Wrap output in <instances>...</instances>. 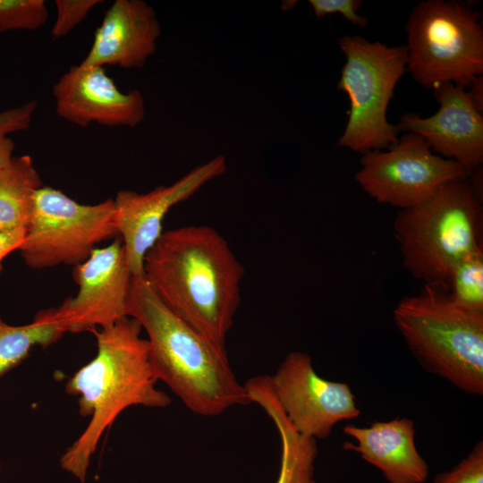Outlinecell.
I'll return each mask as SVG.
<instances>
[{"instance_id": "obj_1", "label": "cell", "mask_w": 483, "mask_h": 483, "mask_svg": "<svg viewBox=\"0 0 483 483\" xmlns=\"http://www.w3.org/2000/svg\"><path fill=\"white\" fill-rule=\"evenodd\" d=\"M143 271L171 310L225 349L241 302L244 267L218 231L186 225L163 232L146 254Z\"/></svg>"}, {"instance_id": "obj_2", "label": "cell", "mask_w": 483, "mask_h": 483, "mask_svg": "<svg viewBox=\"0 0 483 483\" xmlns=\"http://www.w3.org/2000/svg\"><path fill=\"white\" fill-rule=\"evenodd\" d=\"M133 318L93 331L97 354L70 377L69 394L79 396V411L90 420L60 459L61 467L85 481L90 458L107 428L131 406L165 408L171 398L157 388L148 340Z\"/></svg>"}, {"instance_id": "obj_3", "label": "cell", "mask_w": 483, "mask_h": 483, "mask_svg": "<svg viewBox=\"0 0 483 483\" xmlns=\"http://www.w3.org/2000/svg\"><path fill=\"white\" fill-rule=\"evenodd\" d=\"M127 316L148 335L153 372L196 415L215 417L251 403L231 368L226 349L171 310L144 275L132 278Z\"/></svg>"}, {"instance_id": "obj_4", "label": "cell", "mask_w": 483, "mask_h": 483, "mask_svg": "<svg viewBox=\"0 0 483 483\" xmlns=\"http://www.w3.org/2000/svg\"><path fill=\"white\" fill-rule=\"evenodd\" d=\"M394 323L419 365L462 393L483 394V314L457 305L447 290L425 284L402 299Z\"/></svg>"}, {"instance_id": "obj_5", "label": "cell", "mask_w": 483, "mask_h": 483, "mask_svg": "<svg viewBox=\"0 0 483 483\" xmlns=\"http://www.w3.org/2000/svg\"><path fill=\"white\" fill-rule=\"evenodd\" d=\"M481 200L470 182L444 184L421 204L401 210L394 220L404 267L425 284L446 289L455 265L483 246Z\"/></svg>"}, {"instance_id": "obj_6", "label": "cell", "mask_w": 483, "mask_h": 483, "mask_svg": "<svg viewBox=\"0 0 483 483\" xmlns=\"http://www.w3.org/2000/svg\"><path fill=\"white\" fill-rule=\"evenodd\" d=\"M479 13L457 0H426L409 14L407 71L427 89L453 83L467 89L483 74Z\"/></svg>"}, {"instance_id": "obj_7", "label": "cell", "mask_w": 483, "mask_h": 483, "mask_svg": "<svg viewBox=\"0 0 483 483\" xmlns=\"http://www.w3.org/2000/svg\"><path fill=\"white\" fill-rule=\"evenodd\" d=\"M346 61L338 89L350 100L349 117L338 144L365 154L395 144L400 132L387 121L388 104L399 80L407 71L405 45L387 46L347 35L338 39Z\"/></svg>"}, {"instance_id": "obj_8", "label": "cell", "mask_w": 483, "mask_h": 483, "mask_svg": "<svg viewBox=\"0 0 483 483\" xmlns=\"http://www.w3.org/2000/svg\"><path fill=\"white\" fill-rule=\"evenodd\" d=\"M117 236L114 199L80 204L57 189L42 186L35 193L25 239L18 250L33 269L76 266L98 243Z\"/></svg>"}, {"instance_id": "obj_9", "label": "cell", "mask_w": 483, "mask_h": 483, "mask_svg": "<svg viewBox=\"0 0 483 483\" xmlns=\"http://www.w3.org/2000/svg\"><path fill=\"white\" fill-rule=\"evenodd\" d=\"M355 178L377 202L401 210L414 208L444 184L466 178L470 172L434 154L420 136L405 132L386 150L362 154Z\"/></svg>"}, {"instance_id": "obj_10", "label": "cell", "mask_w": 483, "mask_h": 483, "mask_svg": "<svg viewBox=\"0 0 483 483\" xmlns=\"http://www.w3.org/2000/svg\"><path fill=\"white\" fill-rule=\"evenodd\" d=\"M268 379L289 422L302 436L325 439L335 425L360 415L350 386L320 377L305 352H289Z\"/></svg>"}, {"instance_id": "obj_11", "label": "cell", "mask_w": 483, "mask_h": 483, "mask_svg": "<svg viewBox=\"0 0 483 483\" xmlns=\"http://www.w3.org/2000/svg\"><path fill=\"white\" fill-rule=\"evenodd\" d=\"M72 277L79 286L77 294L55 308L65 333L95 331L128 317L133 275L120 237L96 248L85 261L74 266Z\"/></svg>"}, {"instance_id": "obj_12", "label": "cell", "mask_w": 483, "mask_h": 483, "mask_svg": "<svg viewBox=\"0 0 483 483\" xmlns=\"http://www.w3.org/2000/svg\"><path fill=\"white\" fill-rule=\"evenodd\" d=\"M227 168L224 156H216L168 186L147 193L121 190L114 199V222L129 267L142 275L144 258L163 233V221L169 210L196 193Z\"/></svg>"}, {"instance_id": "obj_13", "label": "cell", "mask_w": 483, "mask_h": 483, "mask_svg": "<svg viewBox=\"0 0 483 483\" xmlns=\"http://www.w3.org/2000/svg\"><path fill=\"white\" fill-rule=\"evenodd\" d=\"M53 94L56 114L80 127H135L145 117L140 91L122 92L101 66H72L55 83Z\"/></svg>"}, {"instance_id": "obj_14", "label": "cell", "mask_w": 483, "mask_h": 483, "mask_svg": "<svg viewBox=\"0 0 483 483\" xmlns=\"http://www.w3.org/2000/svg\"><path fill=\"white\" fill-rule=\"evenodd\" d=\"M466 89L453 83L434 89L436 113L428 117L406 114L396 125L400 131L420 136L433 151L470 172L483 162V115Z\"/></svg>"}, {"instance_id": "obj_15", "label": "cell", "mask_w": 483, "mask_h": 483, "mask_svg": "<svg viewBox=\"0 0 483 483\" xmlns=\"http://www.w3.org/2000/svg\"><path fill=\"white\" fill-rule=\"evenodd\" d=\"M160 35L156 11L147 2L116 0L106 11L80 64L141 68L156 53Z\"/></svg>"}, {"instance_id": "obj_16", "label": "cell", "mask_w": 483, "mask_h": 483, "mask_svg": "<svg viewBox=\"0 0 483 483\" xmlns=\"http://www.w3.org/2000/svg\"><path fill=\"white\" fill-rule=\"evenodd\" d=\"M343 432L354 440L344 442V450L359 453L361 459L376 467L388 483L427 481L429 468L416 447V428L411 419L375 421L369 427L347 424Z\"/></svg>"}, {"instance_id": "obj_17", "label": "cell", "mask_w": 483, "mask_h": 483, "mask_svg": "<svg viewBox=\"0 0 483 483\" xmlns=\"http://www.w3.org/2000/svg\"><path fill=\"white\" fill-rule=\"evenodd\" d=\"M244 386L250 402L267 413L280 437V470L275 483H316L317 440L294 429L272 392L268 376L251 377Z\"/></svg>"}, {"instance_id": "obj_18", "label": "cell", "mask_w": 483, "mask_h": 483, "mask_svg": "<svg viewBox=\"0 0 483 483\" xmlns=\"http://www.w3.org/2000/svg\"><path fill=\"white\" fill-rule=\"evenodd\" d=\"M42 181L32 158L13 157L0 172V231L26 228Z\"/></svg>"}, {"instance_id": "obj_19", "label": "cell", "mask_w": 483, "mask_h": 483, "mask_svg": "<svg viewBox=\"0 0 483 483\" xmlns=\"http://www.w3.org/2000/svg\"><path fill=\"white\" fill-rule=\"evenodd\" d=\"M64 334L53 308L38 311L22 326L9 325L0 315V377L21 363L35 346L47 347Z\"/></svg>"}, {"instance_id": "obj_20", "label": "cell", "mask_w": 483, "mask_h": 483, "mask_svg": "<svg viewBox=\"0 0 483 483\" xmlns=\"http://www.w3.org/2000/svg\"><path fill=\"white\" fill-rule=\"evenodd\" d=\"M446 290L460 307L483 314V246L455 265L448 277Z\"/></svg>"}, {"instance_id": "obj_21", "label": "cell", "mask_w": 483, "mask_h": 483, "mask_svg": "<svg viewBox=\"0 0 483 483\" xmlns=\"http://www.w3.org/2000/svg\"><path fill=\"white\" fill-rule=\"evenodd\" d=\"M48 9L43 0H0V31L35 30L46 24Z\"/></svg>"}, {"instance_id": "obj_22", "label": "cell", "mask_w": 483, "mask_h": 483, "mask_svg": "<svg viewBox=\"0 0 483 483\" xmlns=\"http://www.w3.org/2000/svg\"><path fill=\"white\" fill-rule=\"evenodd\" d=\"M432 483H483V442H477L463 459L437 474Z\"/></svg>"}, {"instance_id": "obj_23", "label": "cell", "mask_w": 483, "mask_h": 483, "mask_svg": "<svg viewBox=\"0 0 483 483\" xmlns=\"http://www.w3.org/2000/svg\"><path fill=\"white\" fill-rule=\"evenodd\" d=\"M56 19L52 28L55 39L66 36L81 22L100 0H55Z\"/></svg>"}, {"instance_id": "obj_24", "label": "cell", "mask_w": 483, "mask_h": 483, "mask_svg": "<svg viewBox=\"0 0 483 483\" xmlns=\"http://www.w3.org/2000/svg\"><path fill=\"white\" fill-rule=\"evenodd\" d=\"M316 19L326 15L340 13L355 26H367V18L359 14L362 1L360 0H309Z\"/></svg>"}, {"instance_id": "obj_25", "label": "cell", "mask_w": 483, "mask_h": 483, "mask_svg": "<svg viewBox=\"0 0 483 483\" xmlns=\"http://www.w3.org/2000/svg\"><path fill=\"white\" fill-rule=\"evenodd\" d=\"M36 107V102L30 101L0 112V135L8 136L10 133L26 130L32 121Z\"/></svg>"}, {"instance_id": "obj_26", "label": "cell", "mask_w": 483, "mask_h": 483, "mask_svg": "<svg viewBox=\"0 0 483 483\" xmlns=\"http://www.w3.org/2000/svg\"><path fill=\"white\" fill-rule=\"evenodd\" d=\"M26 234V228L0 231V273L4 259L13 250H19Z\"/></svg>"}, {"instance_id": "obj_27", "label": "cell", "mask_w": 483, "mask_h": 483, "mask_svg": "<svg viewBox=\"0 0 483 483\" xmlns=\"http://www.w3.org/2000/svg\"><path fill=\"white\" fill-rule=\"evenodd\" d=\"M467 93L474 106L482 113L483 111V76L476 77L468 87Z\"/></svg>"}, {"instance_id": "obj_28", "label": "cell", "mask_w": 483, "mask_h": 483, "mask_svg": "<svg viewBox=\"0 0 483 483\" xmlns=\"http://www.w3.org/2000/svg\"><path fill=\"white\" fill-rule=\"evenodd\" d=\"M14 150L13 141L6 135H0V172L13 159Z\"/></svg>"}, {"instance_id": "obj_29", "label": "cell", "mask_w": 483, "mask_h": 483, "mask_svg": "<svg viewBox=\"0 0 483 483\" xmlns=\"http://www.w3.org/2000/svg\"><path fill=\"white\" fill-rule=\"evenodd\" d=\"M1 471V470H0Z\"/></svg>"}]
</instances>
